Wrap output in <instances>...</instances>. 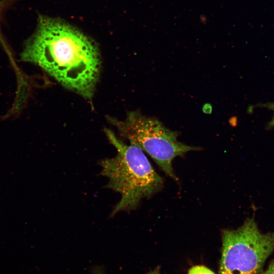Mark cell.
Here are the masks:
<instances>
[{"mask_svg":"<svg viewBox=\"0 0 274 274\" xmlns=\"http://www.w3.org/2000/svg\"><path fill=\"white\" fill-rule=\"evenodd\" d=\"M65 87L91 98L100 61L96 46L83 33L56 19L40 16L21 55Z\"/></svg>","mask_w":274,"mask_h":274,"instance_id":"6da1fadb","label":"cell"},{"mask_svg":"<svg viewBox=\"0 0 274 274\" xmlns=\"http://www.w3.org/2000/svg\"><path fill=\"white\" fill-rule=\"evenodd\" d=\"M105 131L117 150L114 157L100 162L101 174L108 179L107 186L121 195L112 213V215H115L135 209L142 199L160 189L163 180L140 147L125 144L110 130Z\"/></svg>","mask_w":274,"mask_h":274,"instance_id":"7a4b0ae2","label":"cell"},{"mask_svg":"<svg viewBox=\"0 0 274 274\" xmlns=\"http://www.w3.org/2000/svg\"><path fill=\"white\" fill-rule=\"evenodd\" d=\"M112 122L130 144L146 152L167 176L176 181L178 178L172 165L174 158L200 149L180 142L177 131L167 128L157 119L138 112L130 113L123 120L112 119Z\"/></svg>","mask_w":274,"mask_h":274,"instance_id":"3957f363","label":"cell"},{"mask_svg":"<svg viewBox=\"0 0 274 274\" xmlns=\"http://www.w3.org/2000/svg\"><path fill=\"white\" fill-rule=\"evenodd\" d=\"M274 250V231L263 233L253 217L222 231L220 274H258Z\"/></svg>","mask_w":274,"mask_h":274,"instance_id":"277c9868","label":"cell"},{"mask_svg":"<svg viewBox=\"0 0 274 274\" xmlns=\"http://www.w3.org/2000/svg\"><path fill=\"white\" fill-rule=\"evenodd\" d=\"M188 274H215L212 270L203 265H195L192 267Z\"/></svg>","mask_w":274,"mask_h":274,"instance_id":"5b68a950","label":"cell"},{"mask_svg":"<svg viewBox=\"0 0 274 274\" xmlns=\"http://www.w3.org/2000/svg\"><path fill=\"white\" fill-rule=\"evenodd\" d=\"M260 107L266 108L267 109L272 111V117L270 120L267 124V128L271 129L274 128V102H268L265 104H260L259 105Z\"/></svg>","mask_w":274,"mask_h":274,"instance_id":"8992f818","label":"cell"},{"mask_svg":"<svg viewBox=\"0 0 274 274\" xmlns=\"http://www.w3.org/2000/svg\"><path fill=\"white\" fill-rule=\"evenodd\" d=\"M258 274H274V260L269 264L264 271H260Z\"/></svg>","mask_w":274,"mask_h":274,"instance_id":"52a82bcc","label":"cell"},{"mask_svg":"<svg viewBox=\"0 0 274 274\" xmlns=\"http://www.w3.org/2000/svg\"><path fill=\"white\" fill-rule=\"evenodd\" d=\"M93 274H105V273L103 272H102L101 270L97 269H96L94 271Z\"/></svg>","mask_w":274,"mask_h":274,"instance_id":"ba28073f","label":"cell"},{"mask_svg":"<svg viewBox=\"0 0 274 274\" xmlns=\"http://www.w3.org/2000/svg\"><path fill=\"white\" fill-rule=\"evenodd\" d=\"M149 274H158L157 272H152L151 273H150Z\"/></svg>","mask_w":274,"mask_h":274,"instance_id":"9c48e42d","label":"cell"},{"mask_svg":"<svg viewBox=\"0 0 274 274\" xmlns=\"http://www.w3.org/2000/svg\"><path fill=\"white\" fill-rule=\"evenodd\" d=\"M1 31H0V38H1Z\"/></svg>","mask_w":274,"mask_h":274,"instance_id":"30bf717a","label":"cell"}]
</instances>
